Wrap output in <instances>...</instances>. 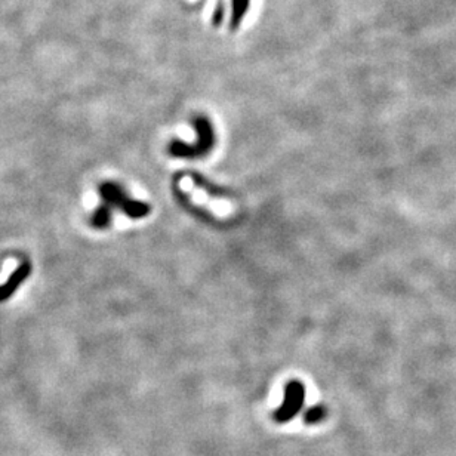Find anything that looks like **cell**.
I'll return each instance as SVG.
<instances>
[{
	"label": "cell",
	"mask_w": 456,
	"mask_h": 456,
	"mask_svg": "<svg viewBox=\"0 0 456 456\" xmlns=\"http://www.w3.org/2000/svg\"><path fill=\"white\" fill-rule=\"evenodd\" d=\"M194 128L197 132V142L196 144H185L183 141H172L169 146V155L179 159H196L207 155L212 150L215 135L211 122L206 117L198 116L194 120Z\"/></svg>",
	"instance_id": "cell-1"
},
{
	"label": "cell",
	"mask_w": 456,
	"mask_h": 456,
	"mask_svg": "<svg viewBox=\"0 0 456 456\" xmlns=\"http://www.w3.org/2000/svg\"><path fill=\"white\" fill-rule=\"evenodd\" d=\"M100 196L104 203H107L113 209H120L132 220H141L150 214L151 207L146 202L132 201L129 198L123 188L116 183H102L98 188Z\"/></svg>",
	"instance_id": "cell-2"
},
{
	"label": "cell",
	"mask_w": 456,
	"mask_h": 456,
	"mask_svg": "<svg viewBox=\"0 0 456 456\" xmlns=\"http://www.w3.org/2000/svg\"><path fill=\"white\" fill-rule=\"evenodd\" d=\"M304 400H306V387L298 379H292L284 387L283 403L274 412V421L277 424H286L292 421L301 412Z\"/></svg>",
	"instance_id": "cell-3"
},
{
	"label": "cell",
	"mask_w": 456,
	"mask_h": 456,
	"mask_svg": "<svg viewBox=\"0 0 456 456\" xmlns=\"http://www.w3.org/2000/svg\"><path fill=\"white\" fill-rule=\"evenodd\" d=\"M188 178H190V184H192V187H193L194 197L197 198V201H201L203 203L206 202L207 206L211 207L214 212L220 214V215H228L231 212V206L221 202L218 197H215L212 194L214 192H211V187H209L207 184H205L201 176L190 174Z\"/></svg>",
	"instance_id": "cell-4"
},
{
	"label": "cell",
	"mask_w": 456,
	"mask_h": 456,
	"mask_svg": "<svg viewBox=\"0 0 456 456\" xmlns=\"http://www.w3.org/2000/svg\"><path fill=\"white\" fill-rule=\"evenodd\" d=\"M32 274V264L25 261L23 262L20 267L12 271V274L9 275V279L6 283L0 284V302L8 301L11 298L14 293L18 290V288L28 279V275Z\"/></svg>",
	"instance_id": "cell-5"
},
{
	"label": "cell",
	"mask_w": 456,
	"mask_h": 456,
	"mask_svg": "<svg viewBox=\"0 0 456 456\" xmlns=\"http://www.w3.org/2000/svg\"><path fill=\"white\" fill-rule=\"evenodd\" d=\"M113 207L109 206L107 203H104L98 206L97 211H95L91 216V224L95 228H100V230H104V228H107L111 224L113 220Z\"/></svg>",
	"instance_id": "cell-6"
},
{
	"label": "cell",
	"mask_w": 456,
	"mask_h": 456,
	"mask_svg": "<svg viewBox=\"0 0 456 456\" xmlns=\"http://www.w3.org/2000/svg\"><path fill=\"white\" fill-rule=\"evenodd\" d=\"M249 8V0H233V9H231V18H230V28L237 30L240 23L243 21L244 14Z\"/></svg>",
	"instance_id": "cell-7"
},
{
	"label": "cell",
	"mask_w": 456,
	"mask_h": 456,
	"mask_svg": "<svg viewBox=\"0 0 456 456\" xmlns=\"http://www.w3.org/2000/svg\"><path fill=\"white\" fill-rule=\"evenodd\" d=\"M328 415V409L323 404H316L310 407V409L304 415V421H306L307 425H316L325 420Z\"/></svg>",
	"instance_id": "cell-8"
},
{
	"label": "cell",
	"mask_w": 456,
	"mask_h": 456,
	"mask_svg": "<svg viewBox=\"0 0 456 456\" xmlns=\"http://www.w3.org/2000/svg\"><path fill=\"white\" fill-rule=\"evenodd\" d=\"M224 3H223V0H220V2L216 3V8H215V12H214V25H220L224 20Z\"/></svg>",
	"instance_id": "cell-9"
}]
</instances>
